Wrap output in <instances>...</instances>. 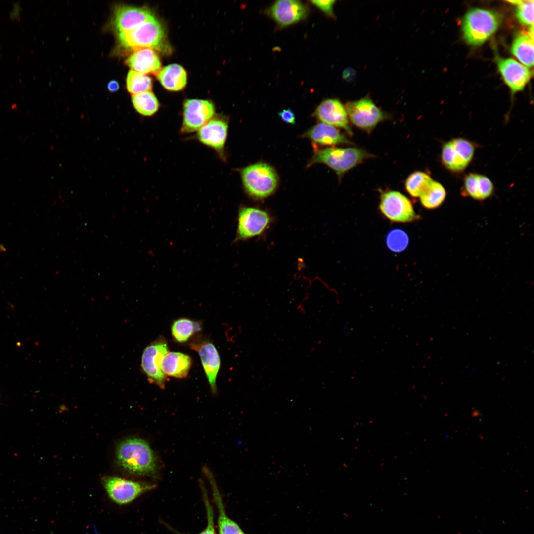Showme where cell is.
<instances>
[{"label": "cell", "mask_w": 534, "mask_h": 534, "mask_svg": "<svg viewBox=\"0 0 534 534\" xmlns=\"http://www.w3.org/2000/svg\"><path fill=\"white\" fill-rule=\"evenodd\" d=\"M475 151L473 144L461 138L451 139L442 148L441 160L444 166L453 172L463 171L473 159Z\"/></svg>", "instance_id": "obj_10"}, {"label": "cell", "mask_w": 534, "mask_h": 534, "mask_svg": "<svg viewBox=\"0 0 534 534\" xmlns=\"http://www.w3.org/2000/svg\"><path fill=\"white\" fill-rule=\"evenodd\" d=\"M517 6L516 15L519 21L523 24L533 26L534 1L520 0Z\"/></svg>", "instance_id": "obj_33"}, {"label": "cell", "mask_w": 534, "mask_h": 534, "mask_svg": "<svg viewBox=\"0 0 534 534\" xmlns=\"http://www.w3.org/2000/svg\"><path fill=\"white\" fill-rule=\"evenodd\" d=\"M168 352L167 342L164 337L160 336L144 349L141 356V368L148 380L161 389L165 388L167 380L162 371L161 363Z\"/></svg>", "instance_id": "obj_8"}, {"label": "cell", "mask_w": 534, "mask_h": 534, "mask_svg": "<svg viewBox=\"0 0 534 534\" xmlns=\"http://www.w3.org/2000/svg\"><path fill=\"white\" fill-rule=\"evenodd\" d=\"M499 23V17L494 12L472 9L466 13L463 19V38L469 44L480 45L495 33Z\"/></svg>", "instance_id": "obj_4"}, {"label": "cell", "mask_w": 534, "mask_h": 534, "mask_svg": "<svg viewBox=\"0 0 534 534\" xmlns=\"http://www.w3.org/2000/svg\"><path fill=\"white\" fill-rule=\"evenodd\" d=\"M445 196L446 191L443 186L439 182L433 180L419 198L423 207L433 209L440 206Z\"/></svg>", "instance_id": "obj_28"}, {"label": "cell", "mask_w": 534, "mask_h": 534, "mask_svg": "<svg viewBox=\"0 0 534 534\" xmlns=\"http://www.w3.org/2000/svg\"><path fill=\"white\" fill-rule=\"evenodd\" d=\"M243 186L251 196L262 199L272 194L278 183L274 169L265 163H257L245 167L241 172Z\"/></svg>", "instance_id": "obj_5"}, {"label": "cell", "mask_w": 534, "mask_h": 534, "mask_svg": "<svg viewBox=\"0 0 534 534\" xmlns=\"http://www.w3.org/2000/svg\"><path fill=\"white\" fill-rule=\"evenodd\" d=\"M203 471L210 484L213 498L217 509L218 534H246L240 526L227 515L212 473L206 467L204 468Z\"/></svg>", "instance_id": "obj_17"}, {"label": "cell", "mask_w": 534, "mask_h": 534, "mask_svg": "<svg viewBox=\"0 0 534 534\" xmlns=\"http://www.w3.org/2000/svg\"><path fill=\"white\" fill-rule=\"evenodd\" d=\"M314 115L322 123L344 129L352 135L348 115L343 104L337 99H327L316 108Z\"/></svg>", "instance_id": "obj_13"}, {"label": "cell", "mask_w": 534, "mask_h": 534, "mask_svg": "<svg viewBox=\"0 0 534 534\" xmlns=\"http://www.w3.org/2000/svg\"><path fill=\"white\" fill-rule=\"evenodd\" d=\"M125 63L132 70L144 74H157L161 67L160 59L155 51L147 48L134 50Z\"/></svg>", "instance_id": "obj_21"}, {"label": "cell", "mask_w": 534, "mask_h": 534, "mask_svg": "<svg viewBox=\"0 0 534 534\" xmlns=\"http://www.w3.org/2000/svg\"><path fill=\"white\" fill-rule=\"evenodd\" d=\"M200 324L191 319L181 318L173 323L171 326V334L173 338L178 342L187 341L195 333L200 331Z\"/></svg>", "instance_id": "obj_26"}, {"label": "cell", "mask_w": 534, "mask_h": 534, "mask_svg": "<svg viewBox=\"0 0 534 534\" xmlns=\"http://www.w3.org/2000/svg\"><path fill=\"white\" fill-rule=\"evenodd\" d=\"M427 173L416 171L410 174L406 180L405 186L407 192L413 197H419L433 181Z\"/></svg>", "instance_id": "obj_29"}, {"label": "cell", "mask_w": 534, "mask_h": 534, "mask_svg": "<svg viewBox=\"0 0 534 534\" xmlns=\"http://www.w3.org/2000/svg\"><path fill=\"white\" fill-rule=\"evenodd\" d=\"M155 19L148 9L127 5L116 7L113 25L117 33L132 30L141 24Z\"/></svg>", "instance_id": "obj_14"}, {"label": "cell", "mask_w": 534, "mask_h": 534, "mask_svg": "<svg viewBox=\"0 0 534 534\" xmlns=\"http://www.w3.org/2000/svg\"><path fill=\"white\" fill-rule=\"evenodd\" d=\"M374 157L366 150L356 147L326 148L316 149L308 166L317 163L325 164L335 172L340 179L348 171Z\"/></svg>", "instance_id": "obj_3"}, {"label": "cell", "mask_w": 534, "mask_h": 534, "mask_svg": "<svg viewBox=\"0 0 534 534\" xmlns=\"http://www.w3.org/2000/svg\"><path fill=\"white\" fill-rule=\"evenodd\" d=\"M269 14L281 27L294 24L304 19L307 8L300 1L280 0L276 1L269 9Z\"/></svg>", "instance_id": "obj_18"}, {"label": "cell", "mask_w": 534, "mask_h": 534, "mask_svg": "<svg viewBox=\"0 0 534 534\" xmlns=\"http://www.w3.org/2000/svg\"><path fill=\"white\" fill-rule=\"evenodd\" d=\"M311 2L327 15L331 17L334 16L333 6L336 2L335 0H311Z\"/></svg>", "instance_id": "obj_34"}, {"label": "cell", "mask_w": 534, "mask_h": 534, "mask_svg": "<svg viewBox=\"0 0 534 534\" xmlns=\"http://www.w3.org/2000/svg\"><path fill=\"white\" fill-rule=\"evenodd\" d=\"M190 347L198 353L211 390L213 393H216V378L221 365L220 356L216 347L209 341L193 342Z\"/></svg>", "instance_id": "obj_15"}, {"label": "cell", "mask_w": 534, "mask_h": 534, "mask_svg": "<svg viewBox=\"0 0 534 534\" xmlns=\"http://www.w3.org/2000/svg\"><path fill=\"white\" fill-rule=\"evenodd\" d=\"M191 365V358L187 354L168 352L163 358L161 369L166 376L182 379L187 377Z\"/></svg>", "instance_id": "obj_22"}, {"label": "cell", "mask_w": 534, "mask_h": 534, "mask_svg": "<svg viewBox=\"0 0 534 534\" xmlns=\"http://www.w3.org/2000/svg\"><path fill=\"white\" fill-rule=\"evenodd\" d=\"M157 78L167 89L179 91L186 85L187 75L184 69L177 64L167 65L157 73Z\"/></svg>", "instance_id": "obj_23"}, {"label": "cell", "mask_w": 534, "mask_h": 534, "mask_svg": "<svg viewBox=\"0 0 534 534\" xmlns=\"http://www.w3.org/2000/svg\"><path fill=\"white\" fill-rule=\"evenodd\" d=\"M379 209L384 216L392 222H408L416 218L410 200L399 191H388L383 193Z\"/></svg>", "instance_id": "obj_9"}, {"label": "cell", "mask_w": 534, "mask_h": 534, "mask_svg": "<svg viewBox=\"0 0 534 534\" xmlns=\"http://www.w3.org/2000/svg\"><path fill=\"white\" fill-rule=\"evenodd\" d=\"M117 35L120 45L127 49L135 50L147 48L161 51L165 48V31L156 19Z\"/></svg>", "instance_id": "obj_2"}, {"label": "cell", "mask_w": 534, "mask_h": 534, "mask_svg": "<svg viewBox=\"0 0 534 534\" xmlns=\"http://www.w3.org/2000/svg\"><path fill=\"white\" fill-rule=\"evenodd\" d=\"M271 221L266 211L253 207H242L238 213L237 239L245 240L262 234Z\"/></svg>", "instance_id": "obj_11"}, {"label": "cell", "mask_w": 534, "mask_h": 534, "mask_svg": "<svg viewBox=\"0 0 534 534\" xmlns=\"http://www.w3.org/2000/svg\"><path fill=\"white\" fill-rule=\"evenodd\" d=\"M228 128V122L224 119L212 118L198 130L197 138L203 144L222 153L227 138Z\"/></svg>", "instance_id": "obj_16"}, {"label": "cell", "mask_w": 534, "mask_h": 534, "mask_svg": "<svg viewBox=\"0 0 534 534\" xmlns=\"http://www.w3.org/2000/svg\"><path fill=\"white\" fill-rule=\"evenodd\" d=\"M6 251L7 249L5 246L2 243H0V252H5Z\"/></svg>", "instance_id": "obj_37"}, {"label": "cell", "mask_w": 534, "mask_h": 534, "mask_svg": "<svg viewBox=\"0 0 534 534\" xmlns=\"http://www.w3.org/2000/svg\"><path fill=\"white\" fill-rule=\"evenodd\" d=\"M512 54L523 64L531 67L534 63V39L527 33L516 37L511 47Z\"/></svg>", "instance_id": "obj_25"}, {"label": "cell", "mask_w": 534, "mask_h": 534, "mask_svg": "<svg viewBox=\"0 0 534 534\" xmlns=\"http://www.w3.org/2000/svg\"><path fill=\"white\" fill-rule=\"evenodd\" d=\"M214 112V106L208 100L187 99L183 106L182 132L199 130L213 118Z\"/></svg>", "instance_id": "obj_12"}, {"label": "cell", "mask_w": 534, "mask_h": 534, "mask_svg": "<svg viewBox=\"0 0 534 534\" xmlns=\"http://www.w3.org/2000/svg\"><path fill=\"white\" fill-rule=\"evenodd\" d=\"M280 118L285 123L294 124L296 122V118L293 111L290 109H284L278 113Z\"/></svg>", "instance_id": "obj_35"}, {"label": "cell", "mask_w": 534, "mask_h": 534, "mask_svg": "<svg viewBox=\"0 0 534 534\" xmlns=\"http://www.w3.org/2000/svg\"><path fill=\"white\" fill-rule=\"evenodd\" d=\"M200 487L202 492L203 500L206 510L207 525L204 530L196 534H217L215 526L214 513L213 506L209 499L206 490L202 481L200 482ZM174 532L177 534H189L181 533L176 530H174Z\"/></svg>", "instance_id": "obj_31"}, {"label": "cell", "mask_w": 534, "mask_h": 534, "mask_svg": "<svg viewBox=\"0 0 534 534\" xmlns=\"http://www.w3.org/2000/svg\"><path fill=\"white\" fill-rule=\"evenodd\" d=\"M128 91L132 95L150 91L152 88L151 79L144 74L131 70L126 80Z\"/></svg>", "instance_id": "obj_30"}, {"label": "cell", "mask_w": 534, "mask_h": 534, "mask_svg": "<svg viewBox=\"0 0 534 534\" xmlns=\"http://www.w3.org/2000/svg\"><path fill=\"white\" fill-rule=\"evenodd\" d=\"M464 187L472 198L479 200L489 197L493 191V185L486 176L478 174H469L464 179Z\"/></svg>", "instance_id": "obj_24"}, {"label": "cell", "mask_w": 534, "mask_h": 534, "mask_svg": "<svg viewBox=\"0 0 534 534\" xmlns=\"http://www.w3.org/2000/svg\"><path fill=\"white\" fill-rule=\"evenodd\" d=\"M386 242L391 250L395 252H400L407 246L408 238L406 233L402 230L395 229L388 234Z\"/></svg>", "instance_id": "obj_32"}, {"label": "cell", "mask_w": 534, "mask_h": 534, "mask_svg": "<svg viewBox=\"0 0 534 534\" xmlns=\"http://www.w3.org/2000/svg\"><path fill=\"white\" fill-rule=\"evenodd\" d=\"M116 453L118 465L128 473L141 476L156 475L157 460L145 440L138 438L124 440L117 445Z\"/></svg>", "instance_id": "obj_1"}, {"label": "cell", "mask_w": 534, "mask_h": 534, "mask_svg": "<svg viewBox=\"0 0 534 534\" xmlns=\"http://www.w3.org/2000/svg\"><path fill=\"white\" fill-rule=\"evenodd\" d=\"M497 65L505 82L513 93L524 89L531 76L527 68L511 58H500Z\"/></svg>", "instance_id": "obj_19"}, {"label": "cell", "mask_w": 534, "mask_h": 534, "mask_svg": "<svg viewBox=\"0 0 534 534\" xmlns=\"http://www.w3.org/2000/svg\"><path fill=\"white\" fill-rule=\"evenodd\" d=\"M345 107L353 124L368 133L387 118V115L368 97L349 101Z\"/></svg>", "instance_id": "obj_7"}, {"label": "cell", "mask_w": 534, "mask_h": 534, "mask_svg": "<svg viewBox=\"0 0 534 534\" xmlns=\"http://www.w3.org/2000/svg\"><path fill=\"white\" fill-rule=\"evenodd\" d=\"M132 102L135 110L140 115L145 116L154 115L159 106L157 98L151 91L133 95Z\"/></svg>", "instance_id": "obj_27"}, {"label": "cell", "mask_w": 534, "mask_h": 534, "mask_svg": "<svg viewBox=\"0 0 534 534\" xmlns=\"http://www.w3.org/2000/svg\"><path fill=\"white\" fill-rule=\"evenodd\" d=\"M303 136L322 145L353 144L338 129L323 123L312 127L303 134Z\"/></svg>", "instance_id": "obj_20"}, {"label": "cell", "mask_w": 534, "mask_h": 534, "mask_svg": "<svg viewBox=\"0 0 534 534\" xmlns=\"http://www.w3.org/2000/svg\"><path fill=\"white\" fill-rule=\"evenodd\" d=\"M102 483L109 499L119 505L129 504L156 487L154 484L116 476H104Z\"/></svg>", "instance_id": "obj_6"}, {"label": "cell", "mask_w": 534, "mask_h": 534, "mask_svg": "<svg viewBox=\"0 0 534 534\" xmlns=\"http://www.w3.org/2000/svg\"><path fill=\"white\" fill-rule=\"evenodd\" d=\"M107 87L110 91L115 92L118 90L119 85L116 81L112 80L109 82Z\"/></svg>", "instance_id": "obj_36"}]
</instances>
